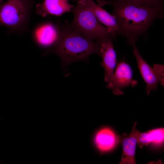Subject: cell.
<instances>
[{
  "label": "cell",
  "mask_w": 164,
  "mask_h": 164,
  "mask_svg": "<svg viewBox=\"0 0 164 164\" xmlns=\"http://www.w3.org/2000/svg\"><path fill=\"white\" fill-rule=\"evenodd\" d=\"M102 43L87 38L71 23L67 22L60 28L57 41L43 55L54 53L60 58L63 66H67L77 61H87L89 56L93 53L100 56V49Z\"/></svg>",
  "instance_id": "obj_2"
},
{
  "label": "cell",
  "mask_w": 164,
  "mask_h": 164,
  "mask_svg": "<svg viewBox=\"0 0 164 164\" xmlns=\"http://www.w3.org/2000/svg\"><path fill=\"white\" fill-rule=\"evenodd\" d=\"M108 0H105V2ZM135 5L150 6L164 5V0H128Z\"/></svg>",
  "instance_id": "obj_14"
},
{
  "label": "cell",
  "mask_w": 164,
  "mask_h": 164,
  "mask_svg": "<svg viewBox=\"0 0 164 164\" xmlns=\"http://www.w3.org/2000/svg\"><path fill=\"white\" fill-rule=\"evenodd\" d=\"M116 138L114 132L108 128L99 130L95 137V143L97 148L101 152L112 149L114 147Z\"/></svg>",
  "instance_id": "obj_12"
},
{
  "label": "cell",
  "mask_w": 164,
  "mask_h": 164,
  "mask_svg": "<svg viewBox=\"0 0 164 164\" xmlns=\"http://www.w3.org/2000/svg\"><path fill=\"white\" fill-rule=\"evenodd\" d=\"M33 0H8L0 6V25L14 33L28 30L34 5Z\"/></svg>",
  "instance_id": "obj_4"
},
{
  "label": "cell",
  "mask_w": 164,
  "mask_h": 164,
  "mask_svg": "<svg viewBox=\"0 0 164 164\" xmlns=\"http://www.w3.org/2000/svg\"><path fill=\"white\" fill-rule=\"evenodd\" d=\"M68 1L69 0H73V1H76L77 0H67ZM98 4L101 6H102L103 4V0H97Z\"/></svg>",
  "instance_id": "obj_15"
},
{
  "label": "cell",
  "mask_w": 164,
  "mask_h": 164,
  "mask_svg": "<svg viewBox=\"0 0 164 164\" xmlns=\"http://www.w3.org/2000/svg\"><path fill=\"white\" fill-rule=\"evenodd\" d=\"M60 32L59 26L50 21L44 22L39 24L34 29L33 39L39 47L49 49L57 41Z\"/></svg>",
  "instance_id": "obj_7"
},
{
  "label": "cell",
  "mask_w": 164,
  "mask_h": 164,
  "mask_svg": "<svg viewBox=\"0 0 164 164\" xmlns=\"http://www.w3.org/2000/svg\"><path fill=\"white\" fill-rule=\"evenodd\" d=\"M73 7L67 0H44L36 7L37 13L43 16L50 14L59 16L72 10Z\"/></svg>",
  "instance_id": "obj_11"
},
{
  "label": "cell",
  "mask_w": 164,
  "mask_h": 164,
  "mask_svg": "<svg viewBox=\"0 0 164 164\" xmlns=\"http://www.w3.org/2000/svg\"><path fill=\"white\" fill-rule=\"evenodd\" d=\"M137 122L133 124L132 131L127 135L125 133L116 137V141L121 143L122 152L120 164H136L135 153L139 131L136 129Z\"/></svg>",
  "instance_id": "obj_8"
},
{
  "label": "cell",
  "mask_w": 164,
  "mask_h": 164,
  "mask_svg": "<svg viewBox=\"0 0 164 164\" xmlns=\"http://www.w3.org/2000/svg\"><path fill=\"white\" fill-rule=\"evenodd\" d=\"M137 82L133 79V73L130 66L123 61L118 64L108 84L107 87L112 90L116 94H121L122 89L130 86L136 85Z\"/></svg>",
  "instance_id": "obj_6"
},
{
  "label": "cell",
  "mask_w": 164,
  "mask_h": 164,
  "mask_svg": "<svg viewBox=\"0 0 164 164\" xmlns=\"http://www.w3.org/2000/svg\"><path fill=\"white\" fill-rule=\"evenodd\" d=\"M164 139L163 128L153 129L143 132H139L137 136V144L140 148H142L151 143L160 144L163 142Z\"/></svg>",
  "instance_id": "obj_13"
},
{
  "label": "cell",
  "mask_w": 164,
  "mask_h": 164,
  "mask_svg": "<svg viewBox=\"0 0 164 164\" xmlns=\"http://www.w3.org/2000/svg\"><path fill=\"white\" fill-rule=\"evenodd\" d=\"M141 75L146 84V90L149 94L152 91L156 90L159 82L164 84V67L161 65L155 64L152 68L143 59L135 44L132 46Z\"/></svg>",
  "instance_id": "obj_5"
},
{
  "label": "cell",
  "mask_w": 164,
  "mask_h": 164,
  "mask_svg": "<svg viewBox=\"0 0 164 164\" xmlns=\"http://www.w3.org/2000/svg\"><path fill=\"white\" fill-rule=\"evenodd\" d=\"M113 8L112 15L119 27V36L131 46L141 37H145L149 28L158 19L164 16V5L150 6L134 4L128 0H108L104 5Z\"/></svg>",
  "instance_id": "obj_1"
},
{
  "label": "cell",
  "mask_w": 164,
  "mask_h": 164,
  "mask_svg": "<svg viewBox=\"0 0 164 164\" xmlns=\"http://www.w3.org/2000/svg\"><path fill=\"white\" fill-rule=\"evenodd\" d=\"M3 0H0V6L2 5V2Z\"/></svg>",
  "instance_id": "obj_16"
},
{
  "label": "cell",
  "mask_w": 164,
  "mask_h": 164,
  "mask_svg": "<svg viewBox=\"0 0 164 164\" xmlns=\"http://www.w3.org/2000/svg\"><path fill=\"white\" fill-rule=\"evenodd\" d=\"M103 0V4L104 5V3H105V0Z\"/></svg>",
  "instance_id": "obj_17"
},
{
  "label": "cell",
  "mask_w": 164,
  "mask_h": 164,
  "mask_svg": "<svg viewBox=\"0 0 164 164\" xmlns=\"http://www.w3.org/2000/svg\"><path fill=\"white\" fill-rule=\"evenodd\" d=\"M72 11L73 18L71 24L87 37L101 43L113 39L106 27L98 20L84 0H79Z\"/></svg>",
  "instance_id": "obj_3"
},
{
  "label": "cell",
  "mask_w": 164,
  "mask_h": 164,
  "mask_svg": "<svg viewBox=\"0 0 164 164\" xmlns=\"http://www.w3.org/2000/svg\"><path fill=\"white\" fill-rule=\"evenodd\" d=\"M90 7L98 20L105 26L113 39L119 36V27L115 18L93 0H84Z\"/></svg>",
  "instance_id": "obj_10"
},
{
  "label": "cell",
  "mask_w": 164,
  "mask_h": 164,
  "mask_svg": "<svg viewBox=\"0 0 164 164\" xmlns=\"http://www.w3.org/2000/svg\"><path fill=\"white\" fill-rule=\"evenodd\" d=\"M112 39H110L103 42L100 49V56L103 61L102 65L104 69V80L107 84L113 74L117 63Z\"/></svg>",
  "instance_id": "obj_9"
}]
</instances>
